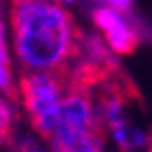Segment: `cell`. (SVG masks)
I'll return each instance as SVG.
<instances>
[{"mask_svg":"<svg viewBox=\"0 0 152 152\" xmlns=\"http://www.w3.org/2000/svg\"><path fill=\"white\" fill-rule=\"evenodd\" d=\"M9 30L22 73H64L79 47L75 22L60 0H11Z\"/></svg>","mask_w":152,"mask_h":152,"instance_id":"obj_1","label":"cell"},{"mask_svg":"<svg viewBox=\"0 0 152 152\" xmlns=\"http://www.w3.org/2000/svg\"><path fill=\"white\" fill-rule=\"evenodd\" d=\"M66 77L60 71H30L17 82V96L24 111L30 116L32 129L47 139L56 129L58 111L66 94Z\"/></svg>","mask_w":152,"mask_h":152,"instance_id":"obj_2","label":"cell"},{"mask_svg":"<svg viewBox=\"0 0 152 152\" xmlns=\"http://www.w3.org/2000/svg\"><path fill=\"white\" fill-rule=\"evenodd\" d=\"M101 129L94 96L82 86H71L60 105L56 129L45 141L52 152H71L88 137L99 135Z\"/></svg>","mask_w":152,"mask_h":152,"instance_id":"obj_3","label":"cell"},{"mask_svg":"<svg viewBox=\"0 0 152 152\" xmlns=\"http://www.w3.org/2000/svg\"><path fill=\"white\" fill-rule=\"evenodd\" d=\"M92 22L114 56H129L137 47L139 32L126 11L101 2L92 9Z\"/></svg>","mask_w":152,"mask_h":152,"instance_id":"obj_4","label":"cell"},{"mask_svg":"<svg viewBox=\"0 0 152 152\" xmlns=\"http://www.w3.org/2000/svg\"><path fill=\"white\" fill-rule=\"evenodd\" d=\"M103 131L109 144L118 152H150L152 150V133L141 126L137 120H133L129 114L118 118L116 122L107 124Z\"/></svg>","mask_w":152,"mask_h":152,"instance_id":"obj_5","label":"cell"},{"mask_svg":"<svg viewBox=\"0 0 152 152\" xmlns=\"http://www.w3.org/2000/svg\"><path fill=\"white\" fill-rule=\"evenodd\" d=\"M13 45H11V30H9V22L0 17V92H9L17 90V73L13 62Z\"/></svg>","mask_w":152,"mask_h":152,"instance_id":"obj_6","label":"cell"},{"mask_svg":"<svg viewBox=\"0 0 152 152\" xmlns=\"http://www.w3.org/2000/svg\"><path fill=\"white\" fill-rule=\"evenodd\" d=\"M17 120V103L9 92H0V135H9Z\"/></svg>","mask_w":152,"mask_h":152,"instance_id":"obj_7","label":"cell"},{"mask_svg":"<svg viewBox=\"0 0 152 152\" xmlns=\"http://www.w3.org/2000/svg\"><path fill=\"white\" fill-rule=\"evenodd\" d=\"M17 152H52V148H49V144L43 146L41 141H37V139H24Z\"/></svg>","mask_w":152,"mask_h":152,"instance_id":"obj_8","label":"cell"},{"mask_svg":"<svg viewBox=\"0 0 152 152\" xmlns=\"http://www.w3.org/2000/svg\"><path fill=\"white\" fill-rule=\"evenodd\" d=\"M101 2L114 9H120V11H126V13H131V9H133V0H101Z\"/></svg>","mask_w":152,"mask_h":152,"instance_id":"obj_9","label":"cell"},{"mask_svg":"<svg viewBox=\"0 0 152 152\" xmlns=\"http://www.w3.org/2000/svg\"><path fill=\"white\" fill-rule=\"evenodd\" d=\"M60 2H64V4L69 7V4H75V2H77V0H60Z\"/></svg>","mask_w":152,"mask_h":152,"instance_id":"obj_10","label":"cell"},{"mask_svg":"<svg viewBox=\"0 0 152 152\" xmlns=\"http://www.w3.org/2000/svg\"><path fill=\"white\" fill-rule=\"evenodd\" d=\"M150 152H152V150H150Z\"/></svg>","mask_w":152,"mask_h":152,"instance_id":"obj_11","label":"cell"}]
</instances>
